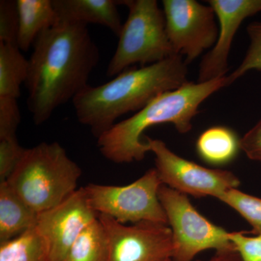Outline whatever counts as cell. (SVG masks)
<instances>
[{
  "label": "cell",
  "mask_w": 261,
  "mask_h": 261,
  "mask_svg": "<svg viewBox=\"0 0 261 261\" xmlns=\"http://www.w3.org/2000/svg\"><path fill=\"white\" fill-rule=\"evenodd\" d=\"M33 48L24 84L29 112L39 126L89 85L99 51L87 25L60 17L39 35Z\"/></svg>",
  "instance_id": "6da1fadb"
},
{
  "label": "cell",
  "mask_w": 261,
  "mask_h": 261,
  "mask_svg": "<svg viewBox=\"0 0 261 261\" xmlns=\"http://www.w3.org/2000/svg\"><path fill=\"white\" fill-rule=\"evenodd\" d=\"M187 64L175 55L153 64L129 68L102 85L85 87L73 99L78 121L99 138L118 118L145 108L160 94L179 88L187 80Z\"/></svg>",
  "instance_id": "7a4b0ae2"
},
{
  "label": "cell",
  "mask_w": 261,
  "mask_h": 261,
  "mask_svg": "<svg viewBox=\"0 0 261 261\" xmlns=\"http://www.w3.org/2000/svg\"><path fill=\"white\" fill-rule=\"evenodd\" d=\"M230 85L227 75L201 83L188 82L179 88L160 94L130 118L113 125L97 139L103 157L115 163L142 161L150 152L144 132L150 127L172 123L178 132L192 128V120L206 99Z\"/></svg>",
  "instance_id": "3957f363"
},
{
  "label": "cell",
  "mask_w": 261,
  "mask_h": 261,
  "mask_svg": "<svg viewBox=\"0 0 261 261\" xmlns=\"http://www.w3.org/2000/svg\"><path fill=\"white\" fill-rule=\"evenodd\" d=\"M82 171L58 142L25 148L7 181L36 212L61 203L76 191Z\"/></svg>",
  "instance_id": "277c9868"
},
{
  "label": "cell",
  "mask_w": 261,
  "mask_h": 261,
  "mask_svg": "<svg viewBox=\"0 0 261 261\" xmlns=\"http://www.w3.org/2000/svg\"><path fill=\"white\" fill-rule=\"evenodd\" d=\"M128 18L118 36L106 74L116 76L132 65H151L175 56L168 40L163 10L156 0H123Z\"/></svg>",
  "instance_id": "5b68a950"
},
{
  "label": "cell",
  "mask_w": 261,
  "mask_h": 261,
  "mask_svg": "<svg viewBox=\"0 0 261 261\" xmlns=\"http://www.w3.org/2000/svg\"><path fill=\"white\" fill-rule=\"evenodd\" d=\"M159 197L172 231L173 260L192 261L206 250L235 251L229 232L200 214L188 196L162 185Z\"/></svg>",
  "instance_id": "8992f818"
},
{
  "label": "cell",
  "mask_w": 261,
  "mask_h": 261,
  "mask_svg": "<svg viewBox=\"0 0 261 261\" xmlns=\"http://www.w3.org/2000/svg\"><path fill=\"white\" fill-rule=\"evenodd\" d=\"M162 185L154 168L126 186L89 183L84 189L98 214L110 216L121 224L152 221L168 224L159 197Z\"/></svg>",
  "instance_id": "52a82bcc"
},
{
  "label": "cell",
  "mask_w": 261,
  "mask_h": 261,
  "mask_svg": "<svg viewBox=\"0 0 261 261\" xmlns=\"http://www.w3.org/2000/svg\"><path fill=\"white\" fill-rule=\"evenodd\" d=\"M145 137L155 156V168L163 185L187 196H210L218 200L240 187V179L231 171L203 167L174 153L162 140Z\"/></svg>",
  "instance_id": "ba28073f"
},
{
  "label": "cell",
  "mask_w": 261,
  "mask_h": 261,
  "mask_svg": "<svg viewBox=\"0 0 261 261\" xmlns=\"http://www.w3.org/2000/svg\"><path fill=\"white\" fill-rule=\"evenodd\" d=\"M166 33L175 55L187 65L212 49L219 36L216 13L195 0H163Z\"/></svg>",
  "instance_id": "9c48e42d"
},
{
  "label": "cell",
  "mask_w": 261,
  "mask_h": 261,
  "mask_svg": "<svg viewBox=\"0 0 261 261\" xmlns=\"http://www.w3.org/2000/svg\"><path fill=\"white\" fill-rule=\"evenodd\" d=\"M108 241V261H168L172 259V231L168 224L142 221L121 224L99 214Z\"/></svg>",
  "instance_id": "30bf717a"
},
{
  "label": "cell",
  "mask_w": 261,
  "mask_h": 261,
  "mask_svg": "<svg viewBox=\"0 0 261 261\" xmlns=\"http://www.w3.org/2000/svg\"><path fill=\"white\" fill-rule=\"evenodd\" d=\"M98 216L84 187L55 207L39 213L36 227L47 241L53 261H63L81 233Z\"/></svg>",
  "instance_id": "8fae6325"
},
{
  "label": "cell",
  "mask_w": 261,
  "mask_h": 261,
  "mask_svg": "<svg viewBox=\"0 0 261 261\" xmlns=\"http://www.w3.org/2000/svg\"><path fill=\"white\" fill-rule=\"evenodd\" d=\"M207 3L218 19L219 36L214 47L201 61L199 83L226 76L235 34L245 19L261 12V0H208Z\"/></svg>",
  "instance_id": "7c38bea8"
},
{
  "label": "cell",
  "mask_w": 261,
  "mask_h": 261,
  "mask_svg": "<svg viewBox=\"0 0 261 261\" xmlns=\"http://www.w3.org/2000/svg\"><path fill=\"white\" fill-rule=\"evenodd\" d=\"M58 17L88 25L99 24L118 37L123 24L114 0H53Z\"/></svg>",
  "instance_id": "4fadbf2b"
},
{
  "label": "cell",
  "mask_w": 261,
  "mask_h": 261,
  "mask_svg": "<svg viewBox=\"0 0 261 261\" xmlns=\"http://www.w3.org/2000/svg\"><path fill=\"white\" fill-rule=\"evenodd\" d=\"M18 35L17 45L21 51H29L42 32L59 20L53 0H17Z\"/></svg>",
  "instance_id": "5bb4252c"
},
{
  "label": "cell",
  "mask_w": 261,
  "mask_h": 261,
  "mask_svg": "<svg viewBox=\"0 0 261 261\" xmlns=\"http://www.w3.org/2000/svg\"><path fill=\"white\" fill-rule=\"evenodd\" d=\"M38 213L8 185L0 182V243L8 241L35 227Z\"/></svg>",
  "instance_id": "9a60e30c"
},
{
  "label": "cell",
  "mask_w": 261,
  "mask_h": 261,
  "mask_svg": "<svg viewBox=\"0 0 261 261\" xmlns=\"http://www.w3.org/2000/svg\"><path fill=\"white\" fill-rule=\"evenodd\" d=\"M241 150V139L231 128L214 126L204 130L196 142V151L204 162L222 166L232 162Z\"/></svg>",
  "instance_id": "2e32d148"
},
{
  "label": "cell",
  "mask_w": 261,
  "mask_h": 261,
  "mask_svg": "<svg viewBox=\"0 0 261 261\" xmlns=\"http://www.w3.org/2000/svg\"><path fill=\"white\" fill-rule=\"evenodd\" d=\"M16 44L0 43V97L20 96V87L29 73V60L25 59Z\"/></svg>",
  "instance_id": "e0dca14e"
},
{
  "label": "cell",
  "mask_w": 261,
  "mask_h": 261,
  "mask_svg": "<svg viewBox=\"0 0 261 261\" xmlns=\"http://www.w3.org/2000/svg\"><path fill=\"white\" fill-rule=\"evenodd\" d=\"M0 261H53L45 239L34 227L0 243Z\"/></svg>",
  "instance_id": "ac0fdd59"
},
{
  "label": "cell",
  "mask_w": 261,
  "mask_h": 261,
  "mask_svg": "<svg viewBox=\"0 0 261 261\" xmlns=\"http://www.w3.org/2000/svg\"><path fill=\"white\" fill-rule=\"evenodd\" d=\"M108 257L107 235L97 219L81 233L63 261H108Z\"/></svg>",
  "instance_id": "d6986e66"
},
{
  "label": "cell",
  "mask_w": 261,
  "mask_h": 261,
  "mask_svg": "<svg viewBox=\"0 0 261 261\" xmlns=\"http://www.w3.org/2000/svg\"><path fill=\"white\" fill-rule=\"evenodd\" d=\"M219 200L246 220L252 226L251 233L261 234V198L240 191L238 189H231Z\"/></svg>",
  "instance_id": "ffe728a7"
},
{
  "label": "cell",
  "mask_w": 261,
  "mask_h": 261,
  "mask_svg": "<svg viewBox=\"0 0 261 261\" xmlns=\"http://www.w3.org/2000/svg\"><path fill=\"white\" fill-rule=\"evenodd\" d=\"M247 32L250 38V46L241 64L231 75H228L230 85L250 70L261 71V21L249 24Z\"/></svg>",
  "instance_id": "44dd1931"
},
{
  "label": "cell",
  "mask_w": 261,
  "mask_h": 261,
  "mask_svg": "<svg viewBox=\"0 0 261 261\" xmlns=\"http://www.w3.org/2000/svg\"><path fill=\"white\" fill-rule=\"evenodd\" d=\"M25 149L19 144L17 136L0 140V182L7 181L10 177Z\"/></svg>",
  "instance_id": "7402d4cb"
},
{
  "label": "cell",
  "mask_w": 261,
  "mask_h": 261,
  "mask_svg": "<svg viewBox=\"0 0 261 261\" xmlns=\"http://www.w3.org/2000/svg\"><path fill=\"white\" fill-rule=\"evenodd\" d=\"M18 13L16 1H0V43L16 44L18 35Z\"/></svg>",
  "instance_id": "603a6c76"
},
{
  "label": "cell",
  "mask_w": 261,
  "mask_h": 261,
  "mask_svg": "<svg viewBox=\"0 0 261 261\" xmlns=\"http://www.w3.org/2000/svg\"><path fill=\"white\" fill-rule=\"evenodd\" d=\"M21 117L17 99L0 97V140L16 137Z\"/></svg>",
  "instance_id": "cb8c5ba5"
},
{
  "label": "cell",
  "mask_w": 261,
  "mask_h": 261,
  "mask_svg": "<svg viewBox=\"0 0 261 261\" xmlns=\"http://www.w3.org/2000/svg\"><path fill=\"white\" fill-rule=\"evenodd\" d=\"M245 231L229 232L228 238L242 261H261V234L248 237Z\"/></svg>",
  "instance_id": "d4e9b609"
},
{
  "label": "cell",
  "mask_w": 261,
  "mask_h": 261,
  "mask_svg": "<svg viewBox=\"0 0 261 261\" xmlns=\"http://www.w3.org/2000/svg\"><path fill=\"white\" fill-rule=\"evenodd\" d=\"M241 150L248 159L261 163V119L241 138Z\"/></svg>",
  "instance_id": "484cf974"
},
{
  "label": "cell",
  "mask_w": 261,
  "mask_h": 261,
  "mask_svg": "<svg viewBox=\"0 0 261 261\" xmlns=\"http://www.w3.org/2000/svg\"><path fill=\"white\" fill-rule=\"evenodd\" d=\"M168 261H174L173 259ZM192 261H242L240 255L236 251H228L222 252H216L214 256L208 260H192Z\"/></svg>",
  "instance_id": "4316f807"
}]
</instances>
